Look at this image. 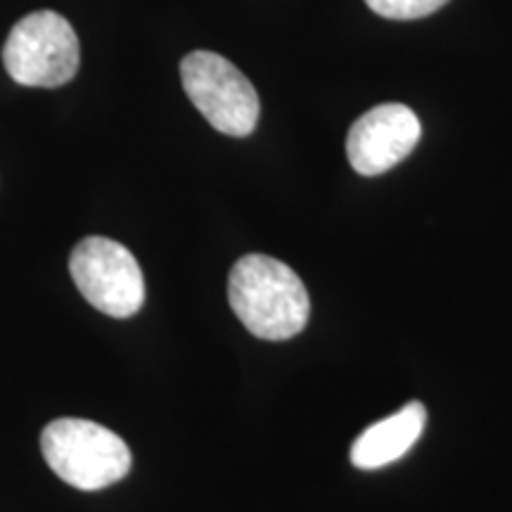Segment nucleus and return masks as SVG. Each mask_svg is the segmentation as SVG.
Wrapping results in <instances>:
<instances>
[{
  "instance_id": "nucleus-6",
  "label": "nucleus",
  "mask_w": 512,
  "mask_h": 512,
  "mask_svg": "<svg viewBox=\"0 0 512 512\" xmlns=\"http://www.w3.org/2000/svg\"><path fill=\"white\" fill-rule=\"evenodd\" d=\"M420 136L418 114L401 102H387L356 119L347 138V157L356 174L382 176L411 155Z\"/></svg>"
},
{
  "instance_id": "nucleus-1",
  "label": "nucleus",
  "mask_w": 512,
  "mask_h": 512,
  "mask_svg": "<svg viewBox=\"0 0 512 512\" xmlns=\"http://www.w3.org/2000/svg\"><path fill=\"white\" fill-rule=\"evenodd\" d=\"M228 302L254 337L283 342L309 323V292L297 273L266 254L242 256L228 275Z\"/></svg>"
},
{
  "instance_id": "nucleus-3",
  "label": "nucleus",
  "mask_w": 512,
  "mask_h": 512,
  "mask_svg": "<svg viewBox=\"0 0 512 512\" xmlns=\"http://www.w3.org/2000/svg\"><path fill=\"white\" fill-rule=\"evenodd\" d=\"M81 48L72 24L53 10H38L12 27L3 48L10 79L29 88H57L79 72Z\"/></svg>"
},
{
  "instance_id": "nucleus-8",
  "label": "nucleus",
  "mask_w": 512,
  "mask_h": 512,
  "mask_svg": "<svg viewBox=\"0 0 512 512\" xmlns=\"http://www.w3.org/2000/svg\"><path fill=\"white\" fill-rule=\"evenodd\" d=\"M375 15L387 19H420L444 8L448 0H366Z\"/></svg>"
},
{
  "instance_id": "nucleus-2",
  "label": "nucleus",
  "mask_w": 512,
  "mask_h": 512,
  "mask_svg": "<svg viewBox=\"0 0 512 512\" xmlns=\"http://www.w3.org/2000/svg\"><path fill=\"white\" fill-rule=\"evenodd\" d=\"M41 451L62 482L81 491H100L131 472L126 441L93 420L60 418L41 432Z\"/></svg>"
},
{
  "instance_id": "nucleus-7",
  "label": "nucleus",
  "mask_w": 512,
  "mask_h": 512,
  "mask_svg": "<svg viewBox=\"0 0 512 512\" xmlns=\"http://www.w3.org/2000/svg\"><path fill=\"white\" fill-rule=\"evenodd\" d=\"M427 411L420 401H411L399 413L377 420L351 446V463L358 470H377L401 456L420 439L425 430Z\"/></svg>"
},
{
  "instance_id": "nucleus-5",
  "label": "nucleus",
  "mask_w": 512,
  "mask_h": 512,
  "mask_svg": "<svg viewBox=\"0 0 512 512\" xmlns=\"http://www.w3.org/2000/svg\"><path fill=\"white\" fill-rule=\"evenodd\" d=\"M69 273L93 309L112 318L136 316L145 304V278L140 264L117 240H81L69 256Z\"/></svg>"
},
{
  "instance_id": "nucleus-4",
  "label": "nucleus",
  "mask_w": 512,
  "mask_h": 512,
  "mask_svg": "<svg viewBox=\"0 0 512 512\" xmlns=\"http://www.w3.org/2000/svg\"><path fill=\"white\" fill-rule=\"evenodd\" d=\"M183 91L219 133L245 138L259 124L261 102L256 88L226 57L195 50L181 62Z\"/></svg>"
}]
</instances>
